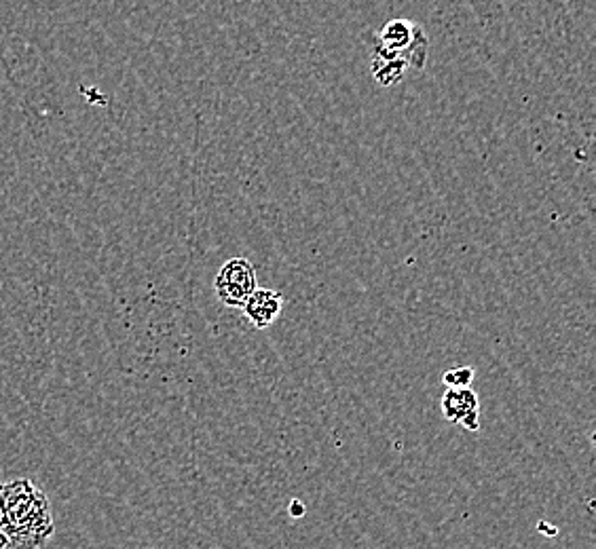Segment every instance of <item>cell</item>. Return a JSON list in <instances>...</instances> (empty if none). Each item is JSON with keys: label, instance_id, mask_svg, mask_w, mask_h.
<instances>
[{"label": "cell", "instance_id": "3957f363", "mask_svg": "<svg viewBox=\"0 0 596 549\" xmlns=\"http://www.w3.org/2000/svg\"><path fill=\"white\" fill-rule=\"evenodd\" d=\"M442 416L453 425L468 431H480V402L478 395L468 389H446L442 395Z\"/></svg>", "mask_w": 596, "mask_h": 549}, {"label": "cell", "instance_id": "5b68a950", "mask_svg": "<svg viewBox=\"0 0 596 549\" xmlns=\"http://www.w3.org/2000/svg\"><path fill=\"white\" fill-rule=\"evenodd\" d=\"M474 376H476V372L472 366L453 368V370L442 374V385L446 389H468L474 383Z\"/></svg>", "mask_w": 596, "mask_h": 549}, {"label": "cell", "instance_id": "7a4b0ae2", "mask_svg": "<svg viewBox=\"0 0 596 549\" xmlns=\"http://www.w3.org/2000/svg\"><path fill=\"white\" fill-rule=\"evenodd\" d=\"M258 288L256 269L248 258H231L220 267L214 279V292L220 300V305L241 309L248 296Z\"/></svg>", "mask_w": 596, "mask_h": 549}, {"label": "cell", "instance_id": "6da1fadb", "mask_svg": "<svg viewBox=\"0 0 596 549\" xmlns=\"http://www.w3.org/2000/svg\"><path fill=\"white\" fill-rule=\"evenodd\" d=\"M377 58L402 60L408 68H423L427 60V34L411 20L396 17L377 36Z\"/></svg>", "mask_w": 596, "mask_h": 549}, {"label": "cell", "instance_id": "277c9868", "mask_svg": "<svg viewBox=\"0 0 596 549\" xmlns=\"http://www.w3.org/2000/svg\"><path fill=\"white\" fill-rule=\"evenodd\" d=\"M244 315L250 324L258 330H265L273 326L282 315L284 309V294L271 288H256L248 300L244 302Z\"/></svg>", "mask_w": 596, "mask_h": 549}]
</instances>
